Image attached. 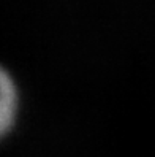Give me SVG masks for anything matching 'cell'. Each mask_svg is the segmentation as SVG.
<instances>
[{"instance_id":"obj_1","label":"cell","mask_w":155,"mask_h":157,"mask_svg":"<svg viewBox=\"0 0 155 157\" xmlns=\"http://www.w3.org/2000/svg\"><path fill=\"white\" fill-rule=\"evenodd\" d=\"M17 108V94L10 75L0 68V136L8 132L14 121Z\"/></svg>"}]
</instances>
